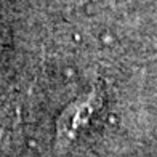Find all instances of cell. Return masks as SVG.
<instances>
[{
    "mask_svg": "<svg viewBox=\"0 0 157 157\" xmlns=\"http://www.w3.org/2000/svg\"><path fill=\"white\" fill-rule=\"evenodd\" d=\"M91 109H93V103L91 101H83V103L80 101V103H75V104L71 106V108L64 112V116L61 117V122H59L61 135L66 133L69 136V135L75 133L77 128L88 119Z\"/></svg>",
    "mask_w": 157,
    "mask_h": 157,
    "instance_id": "1",
    "label": "cell"
}]
</instances>
